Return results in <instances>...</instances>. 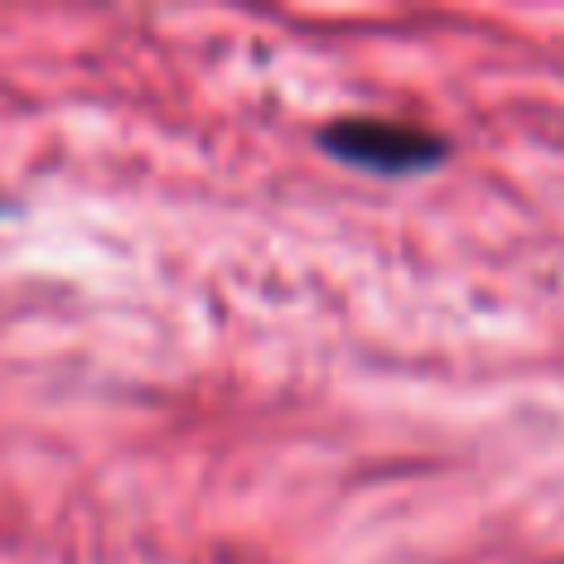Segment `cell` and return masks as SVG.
Wrapping results in <instances>:
<instances>
[{
  "label": "cell",
  "mask_w": 564,
  "mask_h": 564,
  "mask_svg": "<svg viewBox=\"0 0 564 564\" xmlns=\"http://www.w3.org/2000/svg\"><path fill=\"white\" fill-rule=\"evenodd\" d=\"M317 145L335 154L348 167L379 172V176H405V172H427L445 163L449 145L436 132L397 123V119H339L317 132Z\"/></svg>",
  "instance_id": "6da1fadb"
}]
</instances>
